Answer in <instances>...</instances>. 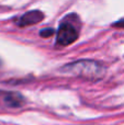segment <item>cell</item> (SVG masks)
<instances>
[{
	"instance_id": "277c9868",
	"label": "cell",
	"mask_w": 124,
	"mask_h": 125,
	"mask_svg": "<svg viewBox=\"0 0 124 125\" xmlns=\"http://www.w3.org/2000/svg\"><path fill=\"white\" fill-rule=\"evenodd\" d=\"M44 19V14L39 10H32L24 13L19 20H18V25L19 26H28L32 24L40 23Z\"/></svg>"
},
{
	"instance_id": "5b68a950",
	"label": "cell",
	"mask_w": 124,
	"mask_h": 125,
	"mask_svg": "<svg viewBox=\"0 0 124 125\" xmlns=\"http://www.w3.org/2000/svg\"><path fill=\"white\" fill-rule=\"evenodd\" d=\"M40 34H41L42 37H50L54 34V30L53 29H44L40 32Z\"/></svg>"
},
{
	"instance_id": "8992f818",
	"label": "cell",
	"mask_w": 124,
	"mask_h": 125,
	"mask_svg": "<svg viewBox=\"0 0 124 125\" xmlns=\"http://www.w3.org/2000/svg\"><path fill=\"white\" fill-rule=\"evenodd\" d=\"M113 26H115V28H124V20H120V21L113 23Z\"/></svg>"
},
{
	"instance_id": "7a4b0ae2",
	"label": "cell",
	"mask_w": 124,
	"mask_h": 125,
	"mask_svg": "<svg viewBox=\"0 0 124 125\" xmlns=\"http://www.w3.org/2000/svg\"><path fill=\"white\" fill-rule=\"evenodd\" d=\"M78 39V31L72 23H62L57 32L56 43L62 46H67Z\"/></svg>"
},
{
	"instance_id": "6da1fadb",
	"label": "cell",
	"mask_w": 124,
	"mask_h": 125,
	"mask_svg": "<svg viewBox=\"0 0 124 125\" xmlns=\"http://www.w3.org/2000/svg\"><path fill=\"white\" fill-rule=\"evenodd\" d=\"M61 70L64 73L86 78L89 80L100 79L105 73L104 67L100 62L93 61H79L72 62V64H67Z\"/></svg>"
},
{
	"instance_id": "3957f363",
	"label": "cell",
	"mask_w": 124,
	"mask_h": 125,
	"mask_svg": "<svg viewBox=\"0 0 124 125\" xmlns=\"http://www.w3.org/2000/svg\"><path fill=\"white\" fill-rule=\"evenodd\" d=\"M25 103L23 95L12 91H0V106L17 109Z\"/></svg>"
}]
</instances>
